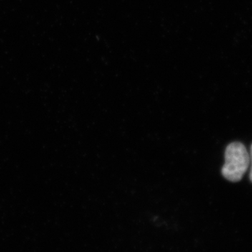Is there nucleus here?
Here are the masks:
<instances>
[{"instance_id": "obj_1", "label": "nucleus", "mask_w": 252, "mask_h": 252, "mask_svg": "<svg viewBox=\"0 0 252 252\" xmlns=\"http://www.w3.org/2000/svg\"><path fill=\"white\" fill-rule=\"evenodd\" d=\"M250 166V154L240 142H232L225 152V163L221 173L227 180L238 182L243 179Z\"/></svg>"}, {"instance_id": "obj_2", "label": "nucleus", "mask_w": 252, "mask_h": 252, "mask_svg": "<svg viewBox=\"0 0 252 252\" xmlns=\"http://www.w3.org/2000/svg\"><path fill=\"white\" fill-rule=\"evenodd\" d=\"M250 180H251V182H252V144L251 146V149H250Z\"/></svg>"}]
</instances>
